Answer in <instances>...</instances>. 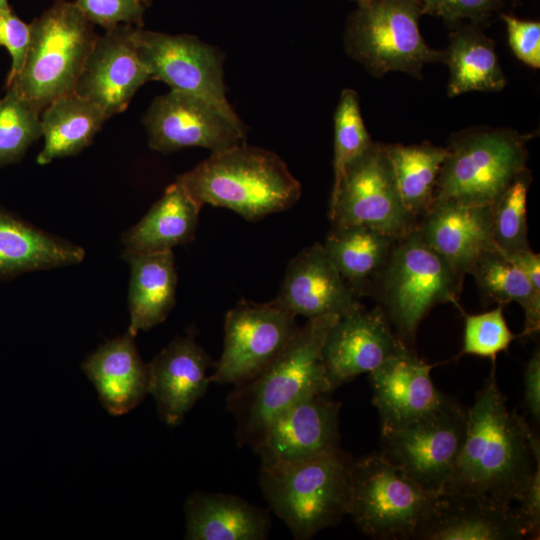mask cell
I'll return each instance as SVG.
<instances>
[{
  "label": "cell",
  "instance_id": "11",
  "mask_svg": "<svg viewBox=\"0 0 540 540\" xmlns=\"http://www.w3.org/2000/svg\"><path fill=\"white\" fill-rule=\"evenodd\" d=\"M133 39L150 80L165 82L171 90L208 102L246 131L227 100L219 50L192 35H170L141 27L134 28Z\"/></svg>",
  "mask_w": 540,
  "mask_h": 540
},
{
  "label": "cell",
  "instance_id": "26",
  "mask_svg": "<svg viewBox=\"0 0 540 540\" xmlns=\"http://www.w3.org/2000/svg\"><path fill=\"white\" fill-rule=\"evenodd\" d=\"M130 265L127 332L136 336L164 322L176 301L177 274L172 250L124 254Z\"/></svg>",
  "mask_w": 540,
  "mask_h": 540
},
{
  "label": "cell",
  "instance_id": "9",
  "mask_svg": "<svg viewBox=\"0 0 540 540\" xmlns=\"http://www.w3.org/2000/svg\"><path fill=\"white\" fill-rule=\"evenodd\" d=\"M437 496L380 452L353 460L348 515L369 538L413 539Z\"/></svg>",
  "mask_w": 540,
  "mask_h": 540
},
{
  "label": "cell",
  "instance_id": "46",
  "mask_svg": "<svg viewBox=\"0 0 540 540\" xmlns=\"http://www.w3.org/2000/svg\"><path fill=\"white\" fill-rule=\"evenodd\" d=\"M352 1H355L356 3H358V2H361V1H363V0H352Z\"/></svg>",
  "mask_w": 540,
  "mask_h": 540
},
{
  "label": "cell",
  "instance_id": "25",
  "mask_svg": "<svg viewBox=\"0 0 540 540\" xmlns=\"http://www.w3.org/2000/svg\"><path fill=\"white\" fill-rule=\"evenodd\" d=\"M202 205L177 180L123 236L124 254L172 250L191 242Z\"/></svg>",
  "mask_w": 540,
  "mask_h": 540
},
{
  "label": "cell",
  "instance_id": "4",
  "mask_svg": "<svg viewBox=\"0 0 540 540\" xmlns=\"http://www.w3.org/2000/svg\"><path fill=\"white\" fill-rule=\"evenodd\" d=\"M464 275L422 237L417 226L398 238L377 276L371 296L409 349L421 321L439 304L459 305Z\"/></svg>",
  "mask_w": 540,
  "mask_h": 540
},
{
  "label": "cell",
  "instance_id": "1",
  "mask_svg": "<svg viewBox=\"0 0 540 540\" xmlns=\"http://www.w3.org/2000/svg\"><path fill=\"white\" fill-rule=\"evenodd\" d=\"M540 441L525 418L507 407L496 361L467 409L464 442L442 492L488 498L512 506L521 500Z\"/></svg>",
  "mask_w": 540,
  "mask_h": 540
},
{
  "label": "cell",
  "instance_id": "45",
  "mask_svg": "<svg viewBox=\"0 0 540 540\" xmlns=\"http://www.w3.org/2000/svg\"><path fill=\"white\" fill-rule=\"evenodd\" d=\"M144 5L145 4H148L150 2V0H140Z\"/></svg>",
  "mask_w": 540,
  "mask_h": 540
},
{
  "label": "cell",
  "instance_id": "27",
  "mask_svg": "<svg viewBox=\"0 0 540 540\" xmlns=\"http://www.w3.org/2000/svg\"><path fill=\"white\" fill-rule=\"evenodd\" d=\"M85 251L0 212V278L80 263Z\"/></svg>",
  "mask_w": 540,
  "mask_h": 540
},
{
  "label": "cell",
  "instance_id": "12",
  "mask_svg": "<svg viewBox=\"0 0 540 540\" xmlns=\"http://www.w3.org/2000/svg\"><path fill=\"white\" fill-rule=\"evenodd\" d=\"M467 408L458 402L381 432V454L399 466L424 490L440 494L449 479L464 442Z\"/></svg>",
  "mask_w": 540,
  "mask_h": 540
},
{
  "label": "cell",
  "instance_id": "3",
  "mask_svg": "<svg viewBox=\"0 0 540 540\" xmlns=\"http://www.w3.org/2000/svg\"><path fill=\"white\" fill-rule=\"evenodd\" d=\"M176 180L202 206L228 208L252 222L288 209L302 192L276 153L245 143L211 153Z\"/></svg>",
  "mask_w": 540,
  "mask_h": 540
},
{
  "label": "cell",
  "instance_id": "22",
  "mask_svg": "<svg viewBox=\"0 0 540 540\" xmlns=\"http://www.w3.org/2000/svg\"><path fill=\"white\" fill-rule=\"evenodd\" d=\"M493 206L434 201L419 219L424 240L458 271L469 274L477 258L495 248Z\"/></svg>",
  "mask_w": 540,
  "mask_h": 540
},
{
  "label": "cell",
  "instance_id": "5",
  "mask_svg": "<svg viewBox=\"0 0 540 540\" xmlns=\"http://www.w3.org/2000/svg\"><path fill=\"white\" fill-rule=\"evenodd\" d=\"M353 457L341 447L289 466L261 467L259 485L296 540H309L348 515Z\"/></svg>",
  "mask_w": 540,
  "mask_h": 540
},
{
  "label": "cell",
  "instance_id": "33",
  "mask_svg": "<svg viewBox=\"0 0 540 540\" xmlns=\"http://www.w3.org/2000/svg\"><path fill=\"white\" fill-rule=\"evenodd\" d=\"M41 135L40 111L8 88L0 99V165L19 160Z\"/></svg>",
  "mask_w": 540,
  "mask_h": 540
},
{
  "label": "cell",
  "instance_id": "28",
  "mask_svg": "<svg viewBox=\"0 0 540 540\" xmlns=\"http://www.w3.org/2000/svg\"><path fill=\"white\" fill-rule=\"evenodd\" d=\"M396 238L363 225L332 226L323 247L340 275L359 298L370 295Z\"/></svg>",
  "mask_w": 540,
  "mask_h": 540
},
{
  "label": "cell",
  "instance_id": "38",
  "mask_svg": "<svg viewBox=\"0 0 540 540\" xmlns=\"http://www.w3.org/2000/svg\"><path fill=\"white\" fill-rule=\"evenodd\" d=\"M508 43L515 56L531 68H540V23L502 14Z\"/></svg>",
  "mask_w": 540,
  "mask_h": 540
},
{
  "label": "cell",
  "instance_id": "8",
  "mask_svg": "<svg viewBox=\"0 0 540 540\" xmlns=\"http://www.w3.org/2000/svg\"><path fill=\"white\" fill-rule=\"evenodd\" d=\"M419 0H363L351 13L345 33L347 54L375 77L391 71L421 78L429 63L442 62L419 29Z\"/></svg>",
  "mask_w": 540,
  "mask_h": 540
},
{
  "label": "cell",
  "instance_id": "37",
  "mask_svg": "<svg viewBox=\"0 0 540 540\" xmlns=\"http://www.w3.org/2000/svg\"><path fill=\"white\" fill-rule=\"evenodd\" d=\"M85 17L105 30L119 25L142 27L144 4L140 0H75Z\"/></svg>",
  "mask_w": 540,
  "mask_h": 540
},
{
  "label": "cell",
  "instance_id": "41",
  "mask_svg": "<svg viewBox=\"0 0 540 540\" xmlns=\"http://www.w3.org/2000/svg\"><path fill=\"white\" fill-rule=\"evenodd\" d=\"M536 464L524 494L519 501V512L528 523L534 539L540 530V456L534 458Z\"/></svg>",
  "mask_w": 540,
  "mask_h": 540
},
{
  "label": "cell",
  "instance_id": "2",
  "mask_svg": "<svg viewBox=\"0 0 540 540\" xmlns=\"http://www.w3.org/2000/svg\"><path fill=\"white\" fill-rule=\"evenodd\" d=\"M339 316L326 314L307 320L281 353L253 378L235 385L226 410L236 423L237 444L256 450L271 421L297 401L330 393L321 350Z\"/></svg>",
  "mask_w": 540,
  "mask_h": 540
},
{
  "label": "cell",
  "instance_id": "15",
  "mask_svg": "<svg viewBox=\"0 0 540 540\" xmlns=\"http://www.w3.org/2000/svg\"><path fill=\"white\" fill-rule=\"evenodd\" d=\"M319 393L292 404L269 424L254 451L261 467L303 463L340 447L342 403Z\"/></svg>",
  "mask_w": 540,
  "mask_h": 540
},
{
  "label": "cell",
  "instance_id": "10",
  "mask_svg": "<svg viewBox=\"0 0 540 540\" xmlns=\"http://www.w3.org/2000/svg\"><path fill=\"white\" fill-rule=\"evenodd\" d=\"M329 218L332 226L363 225L396 239L417 226L403 204L384 144L373 142L347 166L331 193Z\"/></svg>",
  "mask_w": 540,
  "mask_h": 540
},
{
  "label": "cell",
  "instance_id": "6",
  "mask_svg": "<svg viewBox=\"0 0 540 540\" xmlns=\"http://www.w3.org/2000/svg\"><path fill=\"white\" fill-rule=\"evenodd\" d=\"M29 26L23 67L6 86L41 111L74 92L98 35L77 4L65 0L56 1Z\"/></svg>",
  "mask_w": 540,
  "mask_h": 540
},
{
  "label": "cell",
  "instance_id": "19",
  "mask_svg": "<svg viewBox=\"0 0 540 540\" xmlns=\"http://www.w3.org/2000/svg\"><path fill=\"white\" fill-rule=\"evenodd\" d=\"M534 539L518 507L488 498L456 493L438 494L413 539L520 540Z\"/></svg>",
  "mask_w": 540,
  "mask_h": 540
},
{
  "label": "cell",
  "instance_id": "18",
  "mask_svg": "<svg viewBox=\"0 0 540 540\" xmlns=\"http://www.w3.org/2000/svg\"><path fill=\"white\" fill-rule=\"evenodd\" d=\"M134 28L119 25L97 37L74 90L108 117L124 111L137 90L150 80L133 39Z\"/></svg>",
  "mask_w": 540,
  "mask_h": 540
},
{
  "label": "cell",
  "instance_id": "23",
  "mask_svg": "<svg viewBox=\"0 0 540 540\" xmlns=\"http://www.w3.org/2000/svg\"><path fill=\"white\" fill-rule=\"evenodd\" d=\"M129 332L99 346L82 364L104 408L112 415L126 414L145 398L149 369Z\"/></svg>",
  "mask_w": 540,
  "mask_h": 540
},
{
  "label": "cell",
  "instance_id": "21",
  "mask_svg": "<svg viewBox=\"0 0 540 540\" xmlns=\"http://www.w3.org/2000/svg\"><path fill=\"white\" fill-rule=\"evenodd\" d=\"M210 356L193 335L176 337L148 364L149 389L160 418L169 426L179 425L194 404L204 396L210 382Z\"/></svg>",
  "mask_w": 540,
  "mask_h": 540
},
{
  "label": "cell",
  "instance_id": "16",
  "mask_svg": "<svg viewBox=\"0 0 540 540\" xmlns=\"http://www.w3.org/2000/svg\"><path fill=\"white\" fill-rule=\"evenodd\" d=\"M439 364L425 362L403 344L368 373L381 432L400 428L457 402L438 390L431 379V370Z\"/></svg>",
  "mask_w": 540,
  "mask_h": 540
},
{
  "label": "cell",
  "instance_id": "35",
  "mask_svg": "<svg viewBox=\"0 0 540 540\" xmlns=\"http://www.w3.org/2000/svg\"><path fill=\"white\" fill-rule=\"evenodd\" d=\"M530 171L521 173L493 205V241L504 254L530 247L526 221V201Z\"/></svg>",
  "mask_w": 540,
  "mask_h": 540
},
{
  "label": "cell",
  "instance_id": "20",
  "mask_svg": "<svg viewBox=\"0 0 540 540\" xmlns=\"http://www.w3.org/2000/svg\"><path fill=\"white\" fill-rule=\"evenodd\" d=\"M272 301L307 319L326 314L342 316L362 307L320 243L306 247L289 261Z\"/></svg>",
  "mask_w": 540,
  "mask_h": 540
},
{
  "label": "cell",
  "instance_id": "34",
  "mask_svg": "<svg viewBox=\"0 0 540 540\" xmlns=\"http://www.w3.org/2000/svg\"><path fill=\"white\" fill-rule=\"evenodd\" d=\"M372 143L362 118L358 94L353 89H344L334 114V182L331 193L337 189L347 166Z\"/></svg>",
  "mask_w": 540,
  "mask_h": 540
},
{
  "label": "cell",
  "instance_id": "44",
  "mask_svg": "<svg viewBox=\"0 0 540 540\" xmlns=\"http://www.w3.org/2000/svg\"><path fill=\"white\" fill-rule=\"evenodd\" d=\"M0 9H3V10L11 9L8 4V0H0Z\"/></svg>",
  "mask_w": 540,
  "mask_h": 540
},
{
  "label": "cell",
  "instance_id": "17",
  "mask_svg": "<svg viewBox=\"0 0 540 540\" xmlns=\"http://www.w3.org/2000/svg\"><path fill=\"white\" fill-rule=\"evenodd\" d=\"M403 345L380 306L339 316L321 350L325 376L333 391L378 368Z\"/></svg>",
  "mask_w": 540,
  "mask_h": 540
},
{
  "label": "cell",
  "instance_id": "40",
  "mask_svg": "<svg viewBox=\"0 0 540 540\" xmlns=\"http://www.w3.org/2000/svg\"><path fill=\"white\" fill-rule=\"evenodd\" d=\"M29 40L30 26L18 18L11 9H0V46L7 49L12 59L6 85L21 71L26 58Z\"/></svg>",
  "mask_w": 540,
  "mask_h": 540
},
{
  "label": "cell",
  "instance_id": "14",
  "mask_svg": "<svg viewBox=\"0 0 540 540\" xmlns=\"http://www.w3.org/2000/svg\"><path fill=\"white\" fill-rule=\"evenodd\" d=\"M151 149L171 153L186 147L219 152L245 143L246 131L208 102L171 90L156 97L144 117Z\"/></svg>",
  "mask_w": 540,
  "mask_h": 540
},
{
  "label": "cell",
  "instance_id": "36",
  "mask_svg": "<svg viewBox=\"0 0 540 540\" xmlns=\"http://www.w3.org/2000/svg\"><path fill=\"white\" fill-rule=\"evenodd\" d=\"M464 316L463 346L458 355H475L496 361L519 335L512 333L503 314V306L475 315Z\"/></svg>",
  "mask_w": 540,
  "mask_h": 540
},
{
  "label": "cell",
  "instance_id": "32",
  "mask_svg": "<svg viewBox=\"0 0 540 540\" xmlns=\"http://www.w3.org/2000/svg\"><path fill=\"white\" fill-rule=\"evenodd\" d=\"M384 145L394 168L403 204L419 221L434 202L435 186L447 156V148L429 142Z\"/></svg>",
  "mask_w": 540,
  "mask_h": 540
},
{
  "label": "cell",
  "instance_id": "30",
  "mask_svg": "<svg viewBox=\"0 0 540 540\" xmlns=\"http://www.w3.org/2000/svg\"><path fill=\"white\" fill-rule=\"evenodd\" d=\"M107 118L98 105L75 92L55 99L41 116L44 146L37 162L44 165L78 154L91 144Z\"/></svg>",
  "mask_w": 540,
  "mask_h": 540
},
{
  "label": "cell",
  "instance_id": "7",
  "mask_svg": "<svg viewBox=\"0 0 540 540\" xmlns=\"http://www.w3.org/2000/svg\"><path fill=\"white\" fill-rule=\"evenodd\" d=\"M529 134L478 127L455 134L447 145L434 201L493 206L528 168Z\"/></svg>",
  "mask_w": 540,
  "mask_h": 540
},
{
  "label": "cell",
  "instance_id": "31",
  "mask_svg": "<svg viewBox=\"0 0 540 540\" xmlns=\"http://www.w3.org/2000/svg\"><path fill=\"white\" fill-rule=\"evenodd\" d=\"M469 274L475 278L485 307L518 303L524 310L525 327L519 337H534L540 329V292L524 273L497 247L482 253Z\"/></svg>",
  "mask_w": 540,
  "mask_h": 540
},
{
  "label": "cell",
  "instance_id": "13",
  "mask_svg": "<svg viewBox=\"0 0 540 540\" xmlns=\"http://www.w3.org/2000/svg\"><path fill=\"white\" fill-rule=\"evenodd\" d=\"M296 316L273 301H240L224 323L222 354L210 382L239 385L271 363L298 331Z\"/></svg>",
  "mask_w": 540,
  "mask_h": 540
},
{
  "label": "cell",
  "instance_id": "29",
  "mask_svg": "<svg viewBox=\"0 0 540 540\" xmlns=\"http://www.w3.org/2000/svg\"><path fill=\"white\" fill-rule=\"evenodd\" d=\"M442 62L449 68L447 95L502 90L507 81L498 61L495 42L480 29L465 26L449 36Z\"/></svg>",
  "mask_w": 540,
  "mask_h": 540
},
{
  "label": "cell",
  "instance_id": "24",
  "mask_svg": "<svg viewBox=\"0 0 540 540\" xmlns=\"http://www.w3.org/2000/svg\"><path fill=\"white\" fill-rule=\"evenodd\" d=\"M185 515L189 540H264L271 529L266 509L225 493H192Z\"/></svg>",
  "mask_w": 540,
  "mask_h": 540
},
{
  "label": "cell",
  "instance_id": "43",
  "mask_svg": "<svg viewBox=\"0 0 540 540\" xmlns=\"http://www.w3.org/2000/svg\"><path fill=\"white\" fill-rule=\"evenodd\" d=\"M505 255L540 292V255L533 252L530 247Z\"/></svg>",
  "mask_w": 540,
  "mask_h": 540
},
{
  "label": "cell",
  "instance_id": "42",
  "mask_svg": "<svg viewBox=\"0 0 540 540\" xmlns=\"http://www.w3.org/2000/svg\"><path fill=\"white\" fill-rule=\"evenodd\" d=\"M524 403L527 412L540 419V351L537 348L529 358L524 372Z\"/></svg>",
  "mask_w": 540,
  "mask_h": 540
},
{
  "label": "cell",
  "instance_id": "39",
  "mask_svg": "<svg viewBox=\"0 0 540 540\" xmlns=\"http://www.w3.org/2000/svg\"><path fill=\"white\" fill-rule=\"evenodd\" d=\"M504 0H419L422 14L455 23L460 19L480 22L497 9Z\"/></svg>",
  "mask_w": 540,
  "mask_h": 540
}]
</instances>
